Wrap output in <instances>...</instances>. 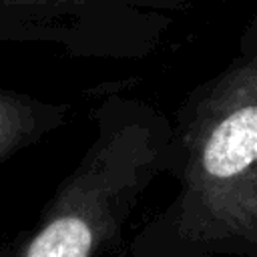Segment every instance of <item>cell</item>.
<instances>
[{
  "label": "cell",
  "instance_id": "obj_1",
  "mask_svg": "<svg viewBox=\"0 0 257 257\" xmlns=\"http://www.w3.org/2000/svg\"><path fill=\"white\" fill-rule=\"evenodd\" d=\"M179 189L131 239V257H257V74L237 58L173 122Z\"/></svg>",
  "mask_w": 257,
  "mask_h": 257
},
{
  "label": "cell",
  "instance_id": "obj_2",
  "mask_svg": "<svg viewBox=\"0 0 257 257\" xmlns=\"http://www.w3.org/2000/svg\"><path fill=\"white\" fill-rule=\"evenodd\" d=\"M94 137L60 181L36 225L0 257H102L120 241L149 187L175 165L173 122L155 104L108 92L94 108Z\"/></svg>",
  "mask_w": 257,
  "mask_h": 257
},
{
  "label": "cell",
  "instance_id": "obj_3",
  "mask_svg": "<svg viewBox=\"0 0 257 257\" xmlns=\"http://www.w3.org/2000/svg\"><path fill=\"white\" fill-rule=\"evenodd\" d=\"M199 0H0V44L52 46L74 58L139 60L175 14Z\"/></svg>",
  "mask_w": 257,
  "mask_h": 257
},
{
  "label": "cell",
  "instance_id": "obj_4",
  "mask_svg": "<svg viewBox=\"0 0 257 257\" xmlns=\"http://www.w3.org/2000/svg\"><path fill=\"white\" fill-rule=\"evenodd\" d=\"M70 110L66 102L0 88V165L64 126Z\"/></svg>",
  "mask_w": 257,
  "mask_h": 257
},
{
  "label": "cell",
  "instance_id": "obj_5",
  "mask_svg": "<svg viewBox=\"0 0 257 257\" xmlns=\"http://www.w3.org/2000/svg\"><path fill=\"white\" fill-rule=\"evenodd\" d=\"M237 60L243 62L249 70H253L257 74V8H255L253 16L249 18V22L241 34Z\"/></svg>",
  "mask_w": 257,
  "mask_h": 257
}]
</instances>
